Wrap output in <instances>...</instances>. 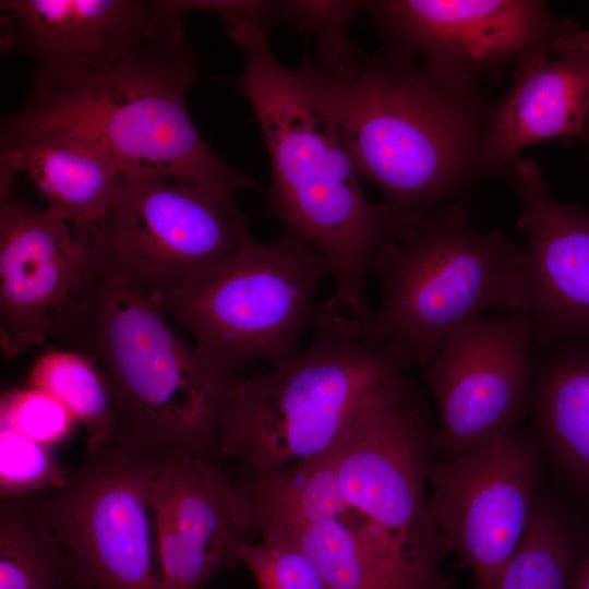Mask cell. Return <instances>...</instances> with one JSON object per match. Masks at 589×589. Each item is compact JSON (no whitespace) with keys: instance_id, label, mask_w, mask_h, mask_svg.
Returning a JSON list of instances; mask_svg holds the SVG:
<instances>
[{"instance_id":"cell-6","label":"cell","mask_w":589,"mask_h":589,"mask_svg":"<svg viewBox=\"0 0 589 589\" xmlns=\"http://www.w3.org/2000/svg\"><path fill=\"white\" fill-rule=\"evenodd\" d=\"M370 272L382 287L373 333L422 369L468 318L526 310L521 248L498 229L476 230L456 202L417 218L376 253Z\"/></svg>"},{"instance_id":"cell-17","label":"cell","mask_w":589,"mask_h":589,"mask_svg":"<svg viewBox=\"0 0 589 589\" xmlns=\"http://www.w3.org/2000/svg\"><path fill=\"white\" fill-rule=\"evenodd\" d=\"M519 201L526 310L536 349L589 335V208L558 201L539 164L516 158L505 178Z\"/></svg>"},{"instance_id":"cell-32","label":"cell","mask_w":589,"mask_h":589,"mask_svg":"<svg viewBox=\"0 0 589 589\" xmlns=\"http://www.w3.org/2000/svg\"><path fill=\"white\" fill-rule=\"evenodd\" d=\"M588 144V159H589V139L585 140Z\"/></svg>"},{"instance_id":"cell-26","label":"cell","mask_w":589,"mask_h":589,"mask_svg":"<svg viewBox=\"0 0 589 589\" xmlns=\"http://www.w3.org/2000/svg\"><path fill=\"white\" fill-rule=\"evenodd\" d=\"M575 566L576 556L564 541L530 532L504 565L496 589H568Z\"/></svg>"},{"instance_id":"cell-28","label":"cell","mask_w":589,"mask_h":589,"mask_svg":"<svg viewBox=\"0 0 589 589\" xmlns=\"http://www.w3.org/2000/svg\"><path fill=\"white\" fill-rule=\"evenodd\" d=\"M361 11V1L281 0L275 1L274 24H283L315 41L314 59L339 53L354 43L348 26Z\"/></svg>"},{"instance_id":"cell-23","label":"cell","mask_w":589,"mask_h":589,"mask_svg":"<svg viewBox=\"0 0 589 589\" xmlns=\"http://www.w3.org/2000/svg\"><path fill=\"white\" fill-rule=\"evenodd\" d=\"M0 589H84L37 494L1 498Z\"/></svg>"},{"instance_id":"cell-9","label":"cell","mask_w":589,"mask_h":589,"mask_svg":"<svg viewBox=\"0 0 589 589\" xmlns=\"http://www.w3.org/2000/svg\"><path fill=\"white\" fill-rule=\"evenodd\" d=\"M168 453L112 444L37 494L84 589H160L149 495Z\"/></svg>"},{"instance_id":"cell-14","label":"cell","mask_w":589,"mask_h":589,"mask_svg":"<svg viewBox=\"0 0 589 589\" xmlns=\"http://www.w3.org/2000/svg\"><path fill=\"white\" fill-rule=\"evenodd\" d=\"M99 278L89 230L0 193V347L14 358L61 337Z\"/></svg>"},{"instance_id":"cell-7","label":"cell","mask_w":589,"mask_h":589,"mask_svg":"<svg viewBox=\"0 0 589 589\" xmlns=\"http://www.w3.org/2000/svg\"><path fill=\"white\" fill-rule=\"evenodd\" d=\"M326 267L313 248L283 228L268 243L250 241L191 287L159 303L215 364L243 372L256 359L280 364L314 326Z\"/></svg>"},{"instance_id":"cell-10","label":"cell","mask_w":589,"mask_h":589,"mask_svg":"<svg viewBox=\"0 0 589 589\" xmlns=\"http://www.w3.org/2000/svg\"><path fill=\"white\" fill-rule=\"evenodd\" d=\"M361 11L383 46L467 88L504 69L516 72L580 28L542 0H369Z\"/></svg>"},{"instance_id":"cell-30","label":"cell","mask_w":589,"mask_h":589,"mask_svg":"<svg viewBox=\"0 0 589 589\" xmlns=\"http://www.w3.org/2000/svg\"><path fill=\"white\" fill-rule=\"evenodd\" d=\"M568 589H589V548L580 555Z\"/></svg>"},{"instance_id":"cell-20","label":"cell","mask_w":589,"mask_h":589,"mask_svg":"<svg viewBox=\"0 0 589 589\" xmlns=\"http://www.w3.org/2000/svg\"><path fill=\"white\" fill-rule=\"evenodd\" d=\"M527 417L542 457L589 497V335L536 349Z\"/></svg>"},{"instance_id":"cell-19","label":"cell","mask_w":589,"mask_h":589,"mask_svg":"<svg viewBox=\"0 0 589 589\" xmlns=\"http://www.w3.org/2000/svg\"><path fill=\"white\" fill-rule=\"evenodd\" d=\"M127 172L96 142L72 131L0 135V192L23 175L45 207L79 230L104 217Z\"/></svg>"},{"instance_id":"cell-1","label":"cell","mask_w":589,"mask_h":589,"mask_svg":"<svg viewBox=\"0 0 589 589\" xmlns=\"http://www.w3.org/2000/svg\"><path fill=\"white\" fill-rule=\"evenodd\" d=\"M301 81L336 125L362 180L385 203L421 217L489 179L486 144L496 99L448 84L413 57L357 45L320 63L305 55Z\"/></svg>"},{"instance_id":"cell-22","label":"cell","mask_w":589,"mask_h":589,"mask_svg":"<svg viewBox=\"0 0 589 589\" xmlns=\"http://www.w3.org/2000/svg\"><path fill=\"white\" fill-rule=\"evenodd\" d=\"M245 474L259 510L261 532L277 529L294 533L322 522L352 519L353 510L339 484L336 445L264 473Z\"/></svg>"},{"instance_id":"cell-24","label":"cell","mask_w":589,"mask_h":589,"mask_svg":"<svg viewBox=\"0 0 589 589\" xmlns=\"http://www.w3.org/2000/svg\"><path fill=\"white\" fill-rule=\"evenodd\" d=\"M28 386L50 394L83 424L88 454L115 444L117 424L110 392L88 357L76 350H46L31 368Z\"/></svg>"},{"instance_id":"cell-2","label":"cell","mask_w":589,"mask_h":589,"mask_svg":"<svg viewBox=\"0 0 589 589\" xmlns=\"http://www.w3.org/2000/svg\"><path fill=\"white\" fill-rule=\"evenodd\" d=\"M221 21L243 57L241 74L225 82L252 107L269 159L263 213L313 248L334 281L330 299L370 323L365 298L370 264L417 218L369 199L336 125L296 69L274 56L271 29L244 19Z\"/></svg>"},{"instance_id":"cell-29","label":"cell","mask_w":589,"mask_h":589,"mask_svg":"<svg viewBox=\"0 0 589 589\" xmlns=\"http://www.w3.org/2000/svg\"><path fill=\"white\" fill-rule=\"evenodd\" d=\"M76 420L50 394L28 386L5 392L0 400V425L52 448L73 432Z\"/></svg>"},{"instance_id":"cell-27","label":"cell","mask_w":589,"mask_h":589,"mask_svg":"<svg viewBox=\"0 0 589 589\" xmlns=\"http://www.w3.org/2000/svg\"><path fill=\"white\" fill-rule=\"evenodd\" d=\"M67 468L51 448L0 425V496L23 497L61 486Z\"/></svg>"},{"instance_id":"cell-18","label":"cell","mask_w":589,"mask_h":589,"mask_svg":"<svg viewBox=\"0 0 589 589\" xmlns=\"http://www.w3.org/2000/svg\"><path fill=\"white\" fill-rule=\"evenodd\" d=\"M589 116V31L562 37L513 75L495 101L486 144L490 178H506L520 153L539 142L584 140Z\"/></svg>"},{"instance_id":"cell-25","label":"cell","mask_w":589,"mask_h":589,"mask_svg":"<svg viewBox=\"0 0 589 589\" xmlns=\"http://www.w3.org/2000/svg\"><path fill=\"white\" fill-rule=\"evenodd\" d=\"M239 560L260 589H327L296 538L283 530H263L257 541L241 546Z\"/></svg>"},{"instance_id":"cell-16","label":"cell","mask_w":589,"mask_h":589,"mask_svg":"<svg viewBox=\"0 0 589 589\" xmlns=\"http://www.w3.org/2000/svg\"><path fill=\"white\" fill-rule=\"evenodd\" d=\"M160 589H203L240 564L239 550L261 536L245 473L185 450H170L153 481Z\"/></svg>"},{"instance_id":"cell-15","label":"cell","mask_w":589,"mask_h":589,"mask_svg":"<svg viewBox=\"0 0 589 589\" xmlns=\"http://www.w3.org/2000/svg\"><path fill=\"white\" fill-rule=\"evenodd\" d=\"M536 344L526 312L479 314L457 326L424 368L440 428L435 455H457L527 417Z\"/></svg>"},{"instance_id":"cell-31","label":"cell","mask_w":589,"mask_h":589,"mask_svg":"<svg viewBox=\"0 0 589 589\" xmlns=\"http://www.w3.org/2000/svg\"><path fill=\"white\" fill-rule=\"evenodd\" d=\"M589 139V116L587 118L585 130H584V140Z\"/></svg>"},{"instance_id":"cell-12","label":"cell","mask_w":589,"mask_h":589,"mask_svg":"<svg viewBox=\"0 0 589 589\" xmlns=\"http://www.w3.org/2000/svg\"><path fill=\"white\" fill-rule=\"evenodd\" d=\"M541 450L521 428L494 433L428 472L426 521L473 576L472 589H496L521 541L543 469Z\"/></svg>"},{"instance_id":"cell-8","label":"cell","mask_w":589,"mask_h":589,"mask_svg":"<svg viewBox=\"0 0 589 589\" xmlns=\"http://www.w3.org/2000/svg\"><path fill=\"white\" fill-rule=\"evenodd\" d=\"M100 278L163 303L253 240L233 196L148 169L125 173L89 229Z\"/></svg>"},{"instance_id":"cell-13","label":"cell","mask_w":589,"mask_h":589,"mask_svg":"<svg viewBox=\"0 0 589 589\" xmlns=\"http://www.w3.org/2000/svg\"><path fill=\"white\" fill-rule=\"evenodd\" d=\"M51 130L93 140L127 171L148 169L230 196L241 190L263 192L253 177L227 164L204 140L182 92L143 89L58 104L25 101L2 118L0 135Z\"/></svg>"},{"instance_id":"cell-4","label":"cell","mask_w":589,"mask_h":589,"mask_svg":"<svg viewBox=\"0 0 589 589\" xmlns=\"http://www.w3.org/2000/svg\"><path fill=\"white\" fill-rule=\"evenodd\" d=\"M311 342L264 373L241 375L219 433V458L260 474L333 448L411 357L330 298Z\"/></svg>"},{"instance_id":"cell-11","label":"cell","mask_w":589,"mask_h":589,"mask_svg":"<svg viewBox=\"0 0 589 589\" xmlns=\"http://www.w3.org/2000/svg\"><path fill=\"white\" fill-rule=\"evenodd\" d=\"M435 433L422 390L402 375L363 405L336 444V462L344 497L365 524L442 562L447 551L426 521Z\"/></svg>"},{"instance_id":"cell-21","label":"cell","mask_w":589,"mask_h":589,"mask_svg":"<svg viewBox=\"0 0 589 589\" xmlns=\"http://www.w3.org/2000/svg\"><path fill=\"white\" fill-rule=\"evenodd\" d=\"M292 536L327 589H457L441 562L412 553L360 519L322 522Z\"/></svg>"},{"instance_id":"cell-3","label":"cell","mask_w":589,"mask_h":589,"mask_svg":"<svg viewBox=\"0 0 589 589\" xmlns=\"http://www.w3.org/2000/svg\"><path fill=\"white\" fill-rule=\"evenodd\" d=\"M61 337L88 357L107 383L115 444L185 450L217 464L224 416L244 372L215 364L181 338L157 301L99 277Z\"/></svg>"},{"instance_id":"cell-5","label":"cell","mask_w":589,"mask_h":589,"mask_svg":"<svg viewBox=\"0 0 589 589\" xmlns=\"http://www.w3.org/2000/svg\"><path fill=\"white\" fill-rule=\"evenodd\" d=\"M1 48L34 64L26 103L187 93L199 58L172 0H1Z\"/></svg>"}]
</instances>
